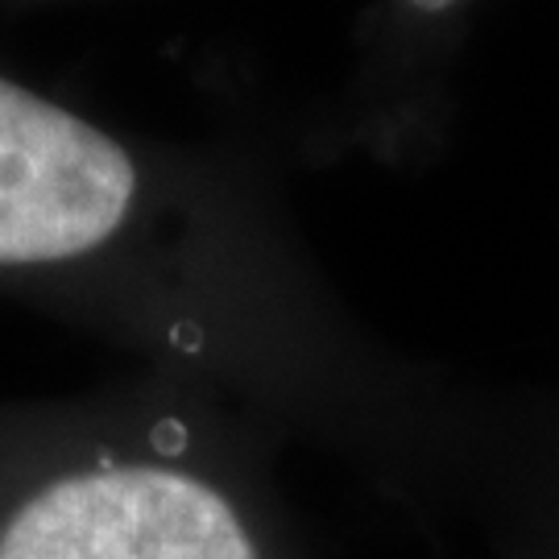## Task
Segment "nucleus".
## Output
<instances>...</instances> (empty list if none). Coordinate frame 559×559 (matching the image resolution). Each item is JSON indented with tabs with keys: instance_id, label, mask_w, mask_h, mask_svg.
Returning a JSON list of instances; mask_svg holds the SVG:
<instances>
[{
	"instance_id": "f257e3e1",
	"label": "nucleus",
	"mask_w": 559,
	"mask_h": 559,
	"mask_svg": "<svg viewBox=\"0 0 559 559\" xmlns=\"http://www.w3.org/2000/svg\"><path fill=\"white\" fill-rule=\"evenodd\" d=\"M216 411L0 423V559H311L270 440Z\"/></svg>"
},
{
	"instance_id": "f03ea898",
	"label": "nucleus",
	"mask_w": 559,
	"mask_h": 559,
	"mask_svg": "<svg viewBox=\"0 0 559 559\" xmlns=\"http://www.w3.org/2000/svg\"><path fill=\"white\" fill-rule=\"evenodd\" d=\"M133 154L96 124L0 80V270L71 274L141 216Z\"/></svg>"
},
{
	"instance_id": "20e7f679",
	"label": "nucleus",
	"mask_w": 559,
	"mask_h": 559,
	"mask_svg": "<svg viewBox=\"0 0 559 559\" xmlns=\"http://www.w3.org/2000/svg\"><path fill=\"white\" fill-rule=\"evenodd\" d=\"M415 4H419V9H431V13H436V9H448L452 0H415Z\"/></svg>"
},
{
	"instance_id": "7ed1b4c3",
	"label": "nucleus",
	"mask_w": 559,
	"mask_h": 559,
	"mask_svg": "<svg viewBox=\"0 0 559 559\" xmlns=\"http://www.w3.org/2000/svg\"><path fill=\"white\" fill-rule=\"evenodd\" d=\"M452 522L477 531L493 559H559V415L464 406Z\"/></svg>"
}]
</instances>
